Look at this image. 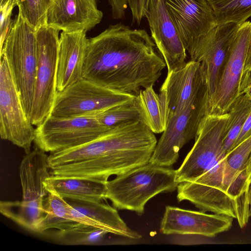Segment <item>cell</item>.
Returning <instances> with one entry per match:
<instances>
[{"mask_svg": "<svg viewBox=\"0 0 251 251\" xmlns=\"http://www.w3.org/2000/svg\"><path fill=\"white\" fill-rule=\"evenodd\" d=\"M46 182L65 199L89 201H101L106 199V187L104 182L51 175L46 179Z\"/></svg>", "mask_w": 251, "mask_h": 251, "instance_id": "603a6c76", "label": "cell"}, {"mask_svg": "<svg viewBox=\"0 0 251 251\" xmlns=\"http://www.w3.org/2000/svg\"><path fill=\"white\" fill-rule=\"evenodd\" d=\"M51 0H22L18 7L25 19L36 29L46 24V15Z\"/></svg>", "mask_w": 251, "mask_h": 251, "instance_id": "f546056e", "label": "cell"}, {"mask_svg": "<svg viewBox=\"0 0 251 251\" xmlns=\"http://www.w3.org/2000/svg\"><path fill=\"white\" fill-rule=\"evenodd\" d=\"M226 159V153H223L206 172L195 180L179 183L176 189L177 199L178 201H189L203 212L230 217L239 223L237 206L223 189Z\"/></svg>", "mask_w": 251, "mask_h": 251, "instance_id": "30bf717a", "label": "cell"}, {"mask_svg": "<svg viewBox=\"0 0 251 251\" xmlns=\"http://www.w3.org/2000/svg\"><path fill=\"white\" fill-rule=\"evenodd\" d=\"M217 25L226 23L241 25L251 17V0H208Z\"/></svg>", "mask_w": 251, "mask_h": 251, "instance_id": "4316f807", "label": "cell"}, {"mask_svg": "<svg viewBox=\"0 0 251 251\" xmlns=\"http://www.w3.org/2000/svg\"><path fill=\"white\" fill-rule=\"evenodd\" d=\"M83 78L57 91L50 115L67 118L96 113L133 99Z\"/></svg>", "mask_w": 251, "mask_h": 251, "instance_id": "4fadbf2b", "label": "cell"}, {"mask_svg": "<svg viewBox=\"0 0 251 251\" xmlns=\"http://www.w3.org/2000/svg\"><path fill=\"white\" fill-rule=\"evenodd\" d=\"M111 129L100 124L94 114L67 118L50 115L35 128L34 143L51 153L86 144Z\"/></svg>", "mask_w": 251, "mask_h": 251, "instance_id": "ba28073f", "label": "cell"}, {"mask_svg": "<svg viewBox=\"0 0 251 251\" xmlns=\"http://www.w3.org/2000/svg\"><path fill=\"white\" fill-rule=\"evenodd\" d=\"M71 205L74 221L100 228L116 235L137 240L141 235L130 229L120 217L117 209L101 201L66 199Z\"/></svg>", "mask_w": 251, "mask_h": 251, "instance_id": "44dd1931", "label": "cell"}, {"mask_svg": "<svg viewBox=\"0 0 251 251\" xmlns=\"http://www.w3.org/2000/svg\"><path fill=\"white\" fill-rule=\"evenodd\" d=\"M132 20L139 25L147 19L151 37L164 59L168 73L186 63V50L168 11L165 0H128Z\"/></svg>", "mask_w": 251, "mask_h": 251, "instance_id": "52a82bcc", "label": "cell"}, {"mask_svg": "<svg viewBox=\"0 0 251 251\" xmlns=\"http://www.w3.org/2000/svg\"><path fill=\"white\" fill-rule=\"evenodd\" d=\"M239 25L231 23L217 25L200 37L188 52L190 60L200 63L206 87L207 113Z\"/></svg>", "mask_w": 251, "mask_h": 251, "instance_id": "7c38bea8", "label": "cell"}, {"mask_svg": "<svg viewBox=\"0 0 251 251\" xmlns=\"http://www.w3.org/2000/svg\"><path fill=\"white\" fill-rule=\"evenodd\" d=\"M177 33L188 53L197 41L217 25L208 0H165Z\"/></svg>", "mask_w": 251, "mask_h": 251, "instance_id": "2e32d148", "label": "cell"}, {"mask_svg": "<svg viewBox=\"0 0 251 251\" xmlns=\"http://www.w3.org/2000/svg\"><path fill=\"white\" fill-rule=\"evenodd\" d=\"M207 115V94L203 93L178 113L169 116L165 130L156 145L149 162L171 167L183 146L195 138L200 125Z\"/></svg>", "mask_w": 251, "mask_h": 251, "instance_id": "8fae6325", "label": "cell"}, {"mask_svg": "<svg viewBox=\"0 0 251 251\" xmlns=\"http://www.w3.org/2000/svg\"><path fill=\"white\" fill-rule=\"evenodd\" d=\"M106 199L116 209L143 214L147 202L156 195L172 192L179 183L176 170L150 162L106 182Z\"/></svg>", "mask_w": 251, "mask_h": 251, "instance_id": "3957f363", "label": "cell"}, {"mask_svg": "<svg viewBox=\"0 0 251 251\" xmlns=\"http://www.w3.org/2000/svg\"><path fill=\"white\" fill-rule=\"evenodd\" d=\"M157 143L145 124L131 121L86 144L50 153L48 166L51 176L106 183L111 176L148 163Z\"/></svg>", "mask_w": 251, "mask_h": 251, "instance_id": "7a4b0ae2", "label": "cell"}, {"mask_svg": "<svg viewBox=\"0 0 251 251\" xmlns=\"http://www.w3.org/2000/svg\"><path fill=\"white\" fill-rule=\"evenodd\" d=\"M22 0H0L1 25H8L11 22V16L13 8L19 6Z\"/></svg>", "mask_w": 251, "mask_h": 251, "instance_id": "4dcf8cb0", "label": "cell"}, {"mask_svg": "<svg viewBox=\"0 0 251 251\" xmlns=\"http://www.w3.org/2000/svg\"><path fill=\"white\" fill-rule=\"evenodd\" d=\"M251 135V112L248 116L237 140L233 148L237 146L243 141Z\"/></svg>", "mask_w": 251, "mask_h": 251, "instance_id": "836d02e7", "label": "cell"}, {"mask_svg": "<svg viewBox=\"0 0 251 251\" xmlns=\"http://www.w3.org/2000/svg\"><path fill=\"white\" fill-rule=\"evenodd\" d=\"M97 0H51L46 25L63 32L88 31L101 21Z\"/></svg>", "mask_w": 251, "mask_h": 251, "instance_id": "d6986e66", "label": "cell"}, {"mask_svg": "<svg viewBox=\"0 0 251 251\" xmlns=\"http://www.w3.org/2000/svg\"><path fill=\"white\" fill-rule=\"evenodd\" d=\"M228 113L207 114L202 119L195 144L176 170L179 183L191 182L206 172L223 153Z\"/></svg>", "mask_w": 251, "mask_h": 251, "instance_id": "9c48e42d", "label": "cell"}, {"mask_svg": "<svg viewBox=\"0 0 251 251\" xmlns=\"http://www.w3.org/2000/svg\"><path fill=\"white\" fill-rule=\"evenodd\" d=\"M251 112V100L245 94L239 96L230 106L227 112L229 118L224 143V149L226 154L233 149Z\"/></svg>", "mask_w": 251, "mask_h": 251, "instance_id": "484cf974", "label": "cell"}, {"mask_svg": "<svg viewBox=\"0 0 251 251\" xmlns=\"http://www.w3.org/2000/svg\"><path fill=\"white\" fill-rule=\"evenodd\" d=\"M135 97L94 115L100 124L109 128L131 121L141 122V114Z\"/></svg>", "mask_w": 251, "mask_h": 251, "instance_id": "83f0119b", "label": "cell"}, {"mask_svg": "<svg viewBox=\"0 0 251 251\" xmlns=\"http://www.w3.org/2000/svg\"><path fill=\"white\" fill-rule=\"evenodd\" d=\"M251 74V32L250 41L248 49L246 59L243 71V80L242 83L241 92L244 88L247 80Z\"/></svg>", "mask_w": 251, "mask_h": 251, "instance_id": "d6a6232c", "label": "cell"}, {"mask_svg": "<svg viewBox=\"0 0 251 251\" xmlns=\"http://www.w3.org/2000/svg\"><path fill=\"white\" fill-rule=\"evenodd\" d=\"M48 157L45 152L37 147L26 153L19 167L22 201L0 202L3 215L34 232L45 215L44 202L48 194L46 181L51 175Z\"/></svg>", "mask_w": 251, "mask_h": 251, "instance_id": "277c9868", "label": "cell"}, {"mask_svg": "<svg viewBox=\"0 0 251 251\" xmlns=\"http://www.w3.org/2000/svg\"><path fill=\"white\" fill-rule=\"evenodd\" d=\"M144 29L121 23L88 38L82 78L112 90L137 96L153 86L166 67Z\"/></svg>", "mask_w": 251, "mask_h": 251, "instance_id": "6da1fadb", "label": "cell"}, {"mask_svg": "<svg viewBox=\"0 0 251 251\" xmlns=\"http://www.w3.org/2000/svg\"><path fill=\"white\" fill-rule=\"evenodd\" d=\"M111 8L112 17L120 19L125 17L128 0H108Z\"/></svg>", "mask_w": 251, "mask_h": 251, "instance_id": "1f68e13d", "label": "cell"}, {"mask_svg": "<svg viewBox=\"0 0 251 251\" xmlns=\"http://www.w3.org/2000/svg\"><path fill=\"white\" fill-rule=\"evenodd\" d=\"M140 113L141 122L154 133L165 130L168 122L166 107L153 86L142 89L135 97Z\"/></svg>", "mask_w": 251, "mask_h": 251, "instance_id": "d4e9b609", "label": "cell"}, {"mask_svg": "<svg viewBox=\"0 0 251 251\" xmlns=\"http://www.w3.org/2000/svg\"><path fill=\"white\" fill-rule=\"evenodd\" d=\"M48 194L44 202L45 215L40 222L36 232L43 233L49 229L61 230L75 222L72 220L71 205L47 183Z\"/></svg>", "mask_w": 251, "mask_h": 251, "instance_id": "cb8c5ba5", "label": "cell"}, {"mask_svg": "<svg viewBox=\"0 0 251 251\" xmlns=\"http://www.w3.org/2000/svg\"><path fill=\"white\" fill-rule=\"evenodd\" d=\"M0 135L2 140L31 151L35 128L28 119L5 57L0 55Z\"/></svg>", "mask_w": 251, "mask_h": 251, "instance_id": "5bb4252c", "label": "cell"}, {"mask_svg": "<svg viewBox=\"0 0 251 251\" xmlns=\"http://www.w3.org/2000/svg\"><path fill=\"white\" fill-rule=\"evenodd\" d=\"M36 30L18 11L0 48V55L6 59L29 120L37 67Z\"/></svg>", "mask_w": 251, "mask_h": 251, "instance_id": "5b68a950", "label": "cell"}, {"mask_svg": "<svg viewBox=\"0 0 251 251\" xmlns=\"http://www.w3.org/2000/svg\"><path fill=\"white\" fill-rule=\"evenodd\" d=\"M251 154V135L226 154L223 189L235 202L240 221L250 209L249 188L246 169Z\"/></svg>", "mask_w": 251, "mask_h": 251, "instance_id": "ffe728a7", "label": "cell"}, {"mask_svg": "<svg viewBox=\"0 0 251 251\" xmlns=\"http://www.w3.org/2000/svg\"><path fill=\"white\" fill-rule=\"evenodd\" d=\"M53 235L61 243L90 244L101 239L108 232L103 229L78 222L68 227L55 231Z\"/></svg>", "mask_w": 251, "mask_h": 251, "instance_id": "f1b7e54d", "label": "cell"}, {"mask_svg": "<svg viewBox=\"0 0 251 251\" xmlns=\"http://www.w3.org/2000/svg\"><path fill=\"white\" fill-rule=\"evenodd\" d=\"M246 170L247 181L249 188L250 206L251 214V154L249 158Z\"/></svg>", "mask_w": 251, "mask_h": 251, "instance_id": "e575fe53", "label": "cell"}, {"mask_svg": "<svg viewBox=\"0 0 251 251\" xmlns=\"http://www.w3.org/2000/svg\"><path fill=\"white\" fill-rule=\"evenodd\" d=\"M242 94L246 95L251 100V74L242 89Z\"/></svg>", "mask_w": 251, "mask_h": 251, "instance_id": "d590c367", "label": "cell"}, {"mask_svg": "<svg viewBox=\"0 0 251 251\" xmlns=\"http://www.w3.org/2000/svg\"><path fill=\"white\" fill-rule=\"evenodd\" d=\"M206 92L200 63L190 60L181 68L171 71L162 84L159 95L169 116L178 113L198 97Z\"/></svg>", "mask_w": 251, "mask_h": 251, "instance_id": "e0dca14e", "label": "cell"}, {"mask_svg": "<svg viewBox=\"0 0 251 251\" xmlns=\"http://www.w3.org/2000/svg\"><path fill=\"white\" fill-rule=\"evenodd\" d=\"M59 32L46 24L36 30L37 67L29 119L34 126L50 115L57 92Z\"/></svg>", "mask_w": 251, "mask_h": 251, "instance_id": "8992f818", "label": "cell"}, {"mask_svg": "<svg viewBox=\"0 0 251 251\" xmlns=\"http://www.w3.org/2000/svg\"><path fill=\"white\" fill-rule=\"evenodd\" d=\"M251 32V21L240 25L207 114L227 113L241 95L243 71Z\"/></svg>", "mask_w": 251, "mask_h": 251, "instance_id": "9a60e30c", "label": "cell"}, {"mask_svg": "<svg viewBox=\"0 0 251 251\" xmlns=\"http://www.w3.org/2000/svg\"><path fill=\"white\" fill-rule=\"evenodd\" d=\"M86 32L62 31L59 36L57 91H61L82 78L88 38Z\"/></svg>", "mask_w": 251, "mask_h": 251, "instance_id": "7402d4cb", "label": "cell"}, {"mask_svg": "<svg viewBox=\"0 0 251 251\" xmlns=\"http://www.w3.org/2000/svg\"><path fill=\"white\" fill-rule=\"evenodd\" d=\"M233 219L225 215L167 206L160 230L166 235H196L213 237L230 229Z\"/></svg>", "mask_w": 251, "mask_h": 251, "instance_id": "ac0fdd59", "label": "cell"}]
</instances>
